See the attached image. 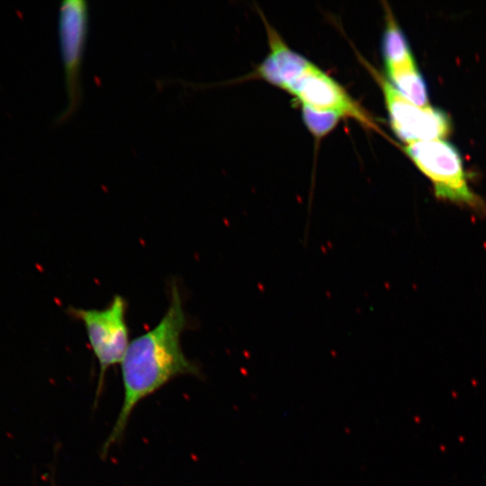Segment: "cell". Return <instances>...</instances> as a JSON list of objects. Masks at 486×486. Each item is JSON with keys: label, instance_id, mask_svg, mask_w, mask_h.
Returning a JSON list of instances; mask_svg holds the SVG:
<instances>
[{"label": "cell", "instance_id": "6da1fadb", "mask_svg": "<svg viewBox=\"0 0 486 486\" xmlns=\"http://www.w3.org/2000/svg\"><path fill=\"white\" fill-rule=\"evenodd\" d=\"M186 324L182 296L178 286L173 284L163 317L154 328L130 342L121 362L123 400L103 446V454L122 438L140 401L176 377L199 375L198 366L186 357L181 346Z\"/></svg>", "mask_w": 486, "mask_h": 486}, {"label": "cell", "instance_id": "3957f363", "mask_svg": "<svg viewBox=\"0 0 486 486\" xmlns=\"http://www.w3.org/2000/svg\"><path fill=\"white\" fill-rule=\"evenodd\" d=\"M404 151L431 181L436 197L474 209L483 205L470 188L458 149L444 139L406 144Z\"/></svg>", "mask_w": 486, "mask_h": 486}, {"label": "cell", "instance_id": "52a82bcc", "mask_svg": "<svg viewBox=\"0 0 486 486\" xmlns=\"http://www.w3.org/2000/svg\"><path fill=\"white\" fill-rule=\"evenodd\" d=\"M382 48L387 76L418 68L407 38L389 9Z\"/></svg>", "mask_w": 486, "mask_h": 486}, {"label": "cell", "instance_id": "8992f818", "mask_svg": "<svg viewBox=\"0 0 486 486\" xmlns=\"http://www.w3.org/2000/svg\"><path fill=\"white\" fill-rule=\"evenodd\" d=\"M392 130L406 144L444 139L451 131L449 115L442 109L418 106L403 97L377 73Z\"/></svg>", "mask_w": 486, "mask_h": 486}, {"label": "cell", "instance_id": "ba28073f", "mask_svg": "<svg viewBox=\"0 0 486 486\" xmlns=\"http://www.w3.org/2000/svg\"><path fill=\"white\" fill-rule=\"evenodd\" d=\"M302 116L306 126L316 137L327 134L341 117L336 112L317 111L307 107H302Z\"/></svg>", "mask_w": 486, "mask_h": 486}, {"label": "cell", "instance_id": "277c9868", "mask_svg": "<svg viewBox=\"0 0 486 486\" xmlns=\"http://www.w3.org/2000/svg\"><path fill=\"white\" fill-rule=\"evenodd\" d=\"M127 302L116 294L103 309L69 307L68 313L79 320L99 366L97 394L110 367L121 363L130 344L127 324Z\"/></svg>", "mask_w": 486, "mask_h": 486}, {"label": "cell", "instance_id": "7a4b0ae2", "mask_svg": "<svg viewBox=\"0 0 486 486\" xmlns=\"http://www.w3.org/2000/svg\"><path fill=\"white\" fill-rule=\"evenodd\" d=\"M270 52L257 68V74L296 96L302 107L336 112L364 126L377 129L371 116L328 75L301 54L291 50L267 27Z\"/></svg>", "mask_w": 486, "mask_h": 486}, {"label": "cell", "instance_id": "5b68a950", "mask_svg": "<svg viewBox=\"0 0 486 486\" xmlns=\"http://www.w3.org/2000/svg\"><path fill=\"white\" fill-rule=\"evenodd\" d=\"M89 7L85 0H65L58 9V34L67 104L55 124L68 121L82 101L81 70L88 32Z\"/></svg>", "mask_w": 486, "mask_h": 486}]
</instances>
